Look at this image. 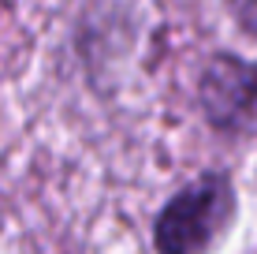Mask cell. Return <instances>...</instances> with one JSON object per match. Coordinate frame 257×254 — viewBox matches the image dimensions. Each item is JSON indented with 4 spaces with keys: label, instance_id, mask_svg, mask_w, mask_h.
Returning <instances> with one entry per match:
<instances>
[{
    "label": "cell",
    "instance_id": "6da1fadb",
    "mask_svg": "<svg viewBox=\"0 0 257 254\" xmlns=\"http://www.w3.org/2000/svg\"><path fill=\"white\" fill-rule=\"evenodd\" d=\"M235 213V191L220 172H205L157 217V254H205Z\"/></svg>",
    "mask_w": 257,
    "mask_h": 254
},
{
    "label": "cell",
    "instance_id": "3957f363",
    "mask_svg": "<svg viewBox=\"0 0 257 254\" xmlns=\"http://www.w3.org/2000/svg\"><path fill=\"white\" fill-rule=\"evenodd\" d=\"M238 23H246L250 30H257V0H231Z\"/></svg>",
    "mask_w": 257,
    "mask_h": 254
},
{
    "label": "cell",
    "instance_id": "7a4b0ae2",
    "mask_svg": "<svg viewBox=\"0 0 257 254\" xmlns=\"http://www.w3.org/2000/svg\"><path fill=\"white\" fill-rule=\"evenodd\" d=\"M201 109L227 135L257 138V64L216 56L201 75Z\"/></svg>",
    "mask_w": 257,
    "mask_h": 254
}]
</instances>
